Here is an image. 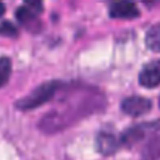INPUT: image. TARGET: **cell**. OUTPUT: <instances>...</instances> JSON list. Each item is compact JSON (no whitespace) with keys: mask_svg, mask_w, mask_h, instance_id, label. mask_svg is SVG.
Listing matches in <instances>:
<instances>
[{"mask_svg":"<svg viewBox=\"0 0 160 160\" xmlns=\"http://www.w3.org/2000/svg\"><path fill=\"white\" fill-rule=\"evenodd\" d=\"M144 156L148 160H156L160 158V136L154 139L145 149Z\"/></svg>","mask_w":160,"mask_h":160,"instance_id":"cell-10","label":"cell"},{"mask_svg":"<svg viewBox=\"0 0 160 160\" xmlns=\"http://www.w3.org/2000/svg\"><path fill=\"white\" fill-rule=\"evenodd\" d=\"M139 81L145 88H155L160 84V60L146 64L139 74Z\"/></svg>","mask_w":160,"mask_h":160,"instance_id":"cell-4","label":"cell"},{"mask_svg":"<svg viewBox=\"0 0 160 160\" xmlns=\"http://www.w3.org/2000/svg\"><path fill=\"white\" fill-rule=\"evenodd\" d=\"M4 11H5V6H4V5H2V2L0 1V16L4 14Z\"/></svg>","mask_w":160,"mask_h":160,"instance_id":"cell-13","label":"cell"},{"mask_svg":"<svg viewBox=\"0 0 160 160\" xmlns=\"http://www.w3.org/2000/svg\"><path fill=\"white\" fill-rule=\"evenodd\" d=\"M16 18L24 26H26L31 31H36L40 28V21L36 16V11H34L29 6L19 8L16 11Z\"/></svg>","mask_w":160,"mask_h":160,"instance_id":"cell-5","label":"cell"},{"mask_svg":"<svg viewBox=\"0 0 160 160\" xmlns=\"http://www.w3.org/2000/svg\"><path fill=\"white\" fill-rule=\"evenodd\" d=\"M110 16L115 19H135L139 16V9L131 0H116L110 6Z\"/></svg>","mask_w":160,"mask_h":160,"instance_id":"cell-2","label":"cell"},{"mask_svg":"<svg viewBox=\"0 0 160 160\" xmlns=\"http://www.w3.org/2000/svg\"><path fill=\"white\" fill-rule=\"evenodd\" d=\"M25 2L30 9H32L36 12L42 10V0H25Z\"/></svg>","mask_w":160,"mask_h":160,"instance_id":"cell-12","label":"cell"},{"mask_svg":"<svg viewBox=\"0 0 160 160\" xmlns=\"http://www.w3.org/2000/svg\"><path fill=\"white\" fill-rule=\"evenodd\" d=\"M59 88H60V84L58 81L44 82V84L39 85L36 89H34L29 95L20 99L16 102V108L20 110L35 109V108L45 104L46 101H49L55 95V92L58 91Z\"/></svg>","mask_w":160,"mask_h":160,"instance_id":"cell-1","label":"cell"},{"mask_svg":"<svg viewBox=\"0 0 160 160\" xmlns=\"http://www.w3.org/2000/svg\"><path fill=\"white\" fill-rule=\"evenodd\" d=\"M155 128H156V126L152 125V124H150V126H148V125L144 124V125H136V126H134V128H130V129H128V130L122 134L121 141H122L124 144L131 146V145L136 144L139 140H141V139L144 138V135L146 134V130H151V129H155Z\"/></svg>","mask_w":160,"mask_h":160,"instance_id":"cell-7","label":"cell"},{"mask_svg":"<svg viewBox=\"0 0 160 160\" xmlns=\"http://www.w3.org/2000/svg\"><path fill=\"white\" fill-rule=\"evenodd\" d=\"M18 34V30L16 28L9 22V21H4L0 24V35H4V36H16Z\"/></svg>","mask_w":160,"mask_h":160,"instance_id":"cell-11","label":"cell"},{"mask_svg":"<svg viewBox=\"0 0 160 160\" xmlns=\"http://www.w3.org/2000/svg\"><path fill=\"white\" fill-rule=\"evenodd\" d=\"M11 74V61L9 58H0V88L4 86Z\"/></svg>","mask_w":160,"mask_h":160,"instance_id":"cell-9","label":"cell"},{"mask_svg":"<svg viewBox=\"0 0 160 160\" xmlns=\"http://www.w3.org/2000/svg\"><path fill=\"white\" fill-rule=\"evenodd\" d=\"M121 108L125 114L131 116H139L146 114L151 109V101L141 96H130L122 101Z\"/></svg>","mask_w":160,"mask_h":160,"instance_id":"cell-3","label":"cell"},{"mask_svg":"<svg viewBox=\"0 0 160 160\" xmlns=\"http://www.w3.org/2000/svg\"><path fill=\"white\" fill-rule=\"evenodd\" d=\"M145 42L150 50L160 52V25H154L146 31Z\"/></svg>","mask_w":160,"mask_h":160,"instance_id":"cell-8","label":"cell"},{"mask_svg":"<svg viewBox=\"0 0 160 160\" xmlns=\"http://www.w3.org/2000/svg\"><path fill=\"white\" fill-rule=\"evenodd\" d=\"M96 145H98V150L101 154L112 155L119 148V141L110 132H100L96 138Z\"/></svg>","mask_w":160,"mask_h":160,"instance_id":"cell-6","label":"cell"}]
</instances>
